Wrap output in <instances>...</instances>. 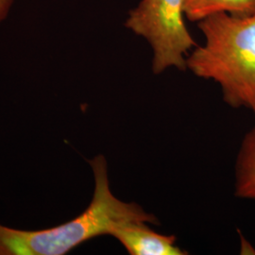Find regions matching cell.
Masks as SVG:
<instances>
[{
	"instance_id": "cell-1",
	"label": "cell",
	"mask_w": 255,
	"mask_h": 255,
	"mask_svg": "<svg viewBox=\"0 0 255 255\" xmlns=\"http://www.w3.org/2000/svg\"><path fill=\"white\" fill-rule=\"evenodd\" d=\"M95 189L91 202L81 215L53 228L24 231L0 224V255H64L95 237L111 236L128 222L159 225L153 214L134 202L118 199L110 188L107 161L97 155L89 161Z\"/></svg>"
},
{
	"instance_id": "cell-7",
	"label": "cell",
	"mask_w": 255,
	"mask_h": 255,
	"mask_svg": "<svg viewBox=\"0 0 255 255\" xmlns=\"http://www.w3.org/2000/svg\"><path fill=\"white\" fill-rule=\"evenodd\" d=\"M14 0H0V24L8 17Z\"/></svg>"
},
{
	"instance_id": "cell-4",
	"label": "cell",
	"mask_w": 255,
	"mask_h": 255,
	"mask_svg": "<svg viewBox=\"0 0 255 255\" xmlns=\"http://www.w3.org/2000/svg\"><path fill=\"white\" fill-rule=\"evenodd\" d=\"M145 222H128L113 231L111 237L118 239L130 255H185L188 253L177 245V237L163 235Z\"/></svg>"
},
{
	"instance_id": "cell-6",
	"label": "cell",
	"mask_w": 255,
	"mask_h": 255,
	"mask_svg": "<svg viewBox=\"0 0 255 255\" xmlns=\"http://www.w3.org/2000/svg\"><path fill=\"white\" fill-rule=\"evenodd\" d=\"M218 12L251 15L255 12V0H184L185 17L193 22Z\"/></svg>"
},
{
	"instance_id": "cell-2",
	"label": "cell",
	"mask_w": 255,
	"mask_h": 255,
	"mask_svg": "<svg viewBox=\"0 0 255 255\" xmlns=\"http://www.w3.org/2000/svg\"><path fill=\"white\" fill-rule=\"evenodd\" d=\"M198 27L205 41L187 55L186 68L218 83L230 107L255 116V12L214 13L199 21Z\"/></svg>"
},
{
	"instance_id": "cell-5",
	"label": "cell",
	"mask_w": 255,
	"mask_h": 255,
	"mask_svg": "<svg viewBox=\"0 0 255 255\" xmlns=\"http://www.w3.org/2000/svg\"><path fill=\"white\" fill-rule=\"evenodd\" d=\"M235 195L255 201V125L243 137L237 153Z\"/></svg>"
},
{
	"instance_id": "cell-3",
	"label": "cell",
	"mask_w": 255,
	"mask_h": 255,
	"mask_svg": "<svg viewBox=\"0 0 255 255\" xmlns=\"http://www.w3.org/2000/svg\"><path fill=\"white\" fill-rule=\"evenodd\" d=\"M184 0H142L125 26L146 39L152 49V72L186 70V57L197 44L184 23Z\"/></svg>"
}]
</instances>
